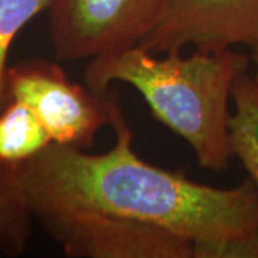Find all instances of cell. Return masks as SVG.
I'll use <instances>...</instances> for the list:
<instances>
[{
	"label": "cell",
	"mask_w": 258,
	"mask_h": 258,
	"mask_svg": "<svg viewBox=\"0 0 258 258\" xmlns=\"http://www.w3.org/2000/svg\"><path fill=\"white\" fill-rule=\"evenodd\" d=\"M116 141L103 154L59 144L18 168L33 218L64 212H95L154 224L195 245L222 244L258 231V194L247 178L232 188L189 179L152 165L134 151V135L113 108Z\"/></svg>",
	"instance_id": "cell-1"
},
{
	"label": "cell",
	"mask_w": 258,
	"mask_h": 258,
	"mask_svg": "<svg viewBox=\"0 0 258 258\" xmlns=\"http://www.w3.org/2000/svg\"><path fill=\"white\" fill-rule=\"evenodd\" d=\"M252 57L235 49L210 53L194 50L152 53L147 47H126L89 60L83 79L95 92L111 83L131 85L166 128L191 147L198 164L225 171L234 158L230 142V102L241 75Z\"/></svg>",
	"instance_id": "cell-2"
},
{
	"label": "cell",
	"mask_w": 258,
	"mask_h": 258,
	"mask_svg": "<svg viewBox=\"0 0 258 258\" xmlns=\"http://www.w3.org/2000/svg\"><path fill=\"white\" fill-rule=\"evenodd\" d=\"M10 99L22 102L37 116L59 145L89 148L103 126H111L118 102L111 88L95 92L72 82L59 64L25 60L9 68Z\"/></svg>",
	"instance_id": "cell-3"
},
{
	"label": "cell",
	"mask_w": 258,
	"mask_h": 258,
	"mask_svg": "<svg viewBox=\"0 0 258 258\" xmlns=\"http://www.w3.org/2000/svg\"><path fill=\"white\" fill-rule=\"evenodd\" d=\"M169 0H50L49 39L60 60H92L137 46L151 35Z\"/></svg>",
	"instance_id": "cell-4"
},
{
	"label": "cell",
	"mask_w": 258,
	"mask_h": 258,
	"mask_svg": "<svg viewBox=\"0 0 258 258\" xmlns=\"http://www.w3.org/2000/svg\"><path fill=\"white\" fill-rule=\"evenodd\" d=\"M47 234L74 258H194V244L154 224L95 212L39 218Z\"/></svg>",
	"instance_id": "cell-5"
},
{
	"label": "cell",
	"mask_w": 258,
	"mask_h": 258,
	"mask_svg": "<svg viewBox=\"0 0 258 258\" xmlns=\"http://www.w3.org/2000/svg\"><path fill=\"white\" fill-rule=\"evenodd\" d=\"M141 46L152 53L224 52L245 46L258 53V0H169L157 29Z\"/></svg>",
	"instance_id": "cell-6"
},
{
	"label": "cell",
	"mask_w": 258,
	"mask_h": 258,
	"mask_svg": "<svg viewBox=\"0 0 258 258\" xmlns=\"http://www.w3.org/2000/svg\"><path fill=\"white\" fill-rule=\"evenodd\" d=\"M234 111L230 118V142L232 155L248 172L258 194V79L245 72L232 91Z\"/></svg>",
	"instance_id": "cell-7"
},
{
	"label": "cell",
	"mask_w": 258,
	"mask_h": 258,
	"mask_svg": "<svg viewBox=\"0 0 258 258\" xmlns=\"http://www.w3.org/2000/svg\"><path fill=\"white\" fill-rule=\"evenodd\" d=\"M50 144L46 128L22 102L10 99L0 111V162L20 165Z\"/></svg>",
	"instance_id": "cell-8"
},
{
	"label": "cell",
	"mask_w": 258,
	"mask_h": 258,
	"mask_svg": "<svg viewBox=\"0 0 258 258\" xmlns=\"http://www.w3.org/2000/svg\"><path fill=\"white\" fill-rule=\"evenodd\" d=\"M18 168L0 162V251L9 257L26 249L33 218L22 192Z\"/></svg>",
	"instance_id": "cell-9"
},
{
	"label": "cell",
	"mask_w": 258,
	"mask_h": 258,
	"mask_svg": "<svg viewBox=\"0 0 258 258\" xmlns=\"http://www.w3.org/2000/svg\"><path fill=\"white\" fill-rule=\"evenodd\" d=\"M50 0H0V111L10 101L8 88L9 50L20 30L42 10L47 9Z\"/></svg>",
	"instance_id": "cell-10"
},
{
	"label": "cell",
	"mask_w": 258,
	"mask_h": 258,
	"mask_svg": "<svg viewBox=\"0 0 258 258\" xmlns=\"http://www.w3.org/2000/svg\"><path fill=\"white\" fill-rule=\"evenodd\" d=\"M252 64H254V75L258 79V53L252 55Z\"/></svg>",
	"instance_id": "cell-11"
}]
</instances>
